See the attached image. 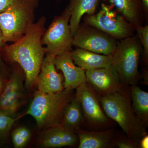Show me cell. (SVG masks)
<instances>
[{
    "instance_id": "cell-14",
    "label": "cell",
    "mask_w": 148,
    "mask_h": 148,
    "mask_svg": "<svg viewBox=\"0 0 148 148\" xmlns=\"http://www.w3.org/2000/svg\"><path fill=\"white\" fill-rule=\"evenodd\" d=\"M39 145L43 148H60L75 146L79 138L75 132L57 126L44 130L38 139Z\"/></svg>"
},
{
    "instance_id": "cell-15",
    "label": "cell",
    "mask_w": 148,
    "mask_h": 148,
    "mask_svg": "<svg viewBox=\"0 0 148 148\" xmlns=\"http://www.w3.org/2000/svg\"><path fill=\"white\" fill-rule=\"evenodd\" d=\"M75 132L78 137V148H111L116 146L117 137L110 130L88 131L80 127Z\"/></svg>"
},
{
    "instance_id": "cell-24",
    "label": "cell",
    "mask_w": 148,
    "mask_h": 148,
    "mask_svg": "<svg viewBox=\"0 0 148 148\" xmlns=\"http://www.w3.org/2000/svg\"><path fill=\"white\" fill-rule=\"evenodd\" d=\"M116 146L119 148H138L139 145L132 143L126 138H117L116 141Z\"/></svg>"
},
{
    "instance_id": "cell-19",
    "label": "cell",
    "mask_w": 148,
    "mask_h": 148,
    "mask_svg": "<svg viewBox=\"0 0 148 148\" xmlns=\"http://www.w3.org/2000/svg\"><path fill=\"white\" fill-rule=\"evenodd\" d=\"M85 119L80 104L75 97L65 107L62 116V126L71 131H75L83 124Z\"/></svg>"
},
{
    "instance_id": "cell-3",
    "label": "cell",
    "mask_w": 148,
    "mask_h": 148,
    "mask_svg": "<svg viewBox=\"0 0 148 148\" xmlns=\"http://www.w3.org/2000/svg\"><path fill=\"white\" fill-rule=\"evenodd\" d=\"M73 92V89L68 88L53 94L37 90L26 114L34 119L39 129L62 126L63 111L75 97Z\"/></svg>"
},
{
    "instance_id": "cell-17",
    "label": "cell",
    "mask_w": 148,
    "mask_h": 148,
    "mask_svg": "<svg viewBox=\"0 0 148 148\" xmlns=\"http://www.w3.org/2000/svg\"><path fill=\"white\" fill-rule=\"evenodd\" d=\"M71 53L74 64L85 71L112 66V55L99 54L78 48L72 51Z\"/></svg>"
},
{
    "instance_id": "cell-27",
    "label": "cell",
    "mask_w": 148,
    "mask_h": 148,
    "mask_svg": "<svg viewBox=\"0 0 148 148\" xmlns=\"http://www.w3.org/2000/svg\"><path fill=\"white\" fill-rule=\"evenodd\" d=\"M4 41L3 37L1 31L0 29V63H2L1 58V51L2 50L3 48L4 47Z\"/></svg>"
},
{
    "instance_id": "cell-16",
    "label": "cell",
    "mask_w": 148,
    "mask_h": 148,
    "mask_svg": "<svg viewBox=\"0 0 148 148\" xmlns=\"http://www.w3.org/2000/svg\"><path fill=\"white\" fill-rule=\"evenodd\" d=\"M108 3L134 27L143 26L146 16L143 0H103Z\"/></svg>"
},
{
    "instance_id": "cell-11",
    "label": "cell",
    "mask_w": 148,
    "mask_h": 148,
    "mask_svg": "<svg viewBox=\"0 0 148 148\" xmlns=\"http://www.w3.org/2000/svg\"><path fill=\"white\" fill-rule=\"evenodd\" d=\"M55 56L46 54L43 60L36 84L38 90L49 94H53L64 89L63 77L56 71L54 64Z\"/></svg>"
},
{
    "instance_id": "cell-12",
    "label": "cell",
    "mask_w": 148,
    "mask_h": 148,
    "mask_svg": "<svg viewBox=\"0 0 148 148\" xmlns=\"http://www.w3.org/2000/svg\"><path fill=\"white\" fill-rule=\"evenodd\" d=\"M23 88L21 71L16 69L0 95V112L9 115H14L21 104Z\"/></svg>"
},
{
    "instance_id": "cell-10",
    "label": "cell",
    "mask_w": 148,
    "mask_h": 148,
    "mask_svg": "<svg viewBox=\"0 0 148 148\" xmlns=\"http://www.w3.org/2000/svg\"><path fill=\"white\" fill-rule=\"evenodd\" d=\"M85 74L86 82L101 96L114 92H130V86L121 82L112 66L85 71Z\"/></svg>"
},
{
    "instance_id": "cell-6",
    "label": "cell",
    "mask_w": 148,
    "mask_h": 148,
    "mask_svg": "<svg viewBox=\"0 0 148 148\" xmlns=\"http://www.w3.org/2000/svg\"><path fill=\"white\" fill-rule=\"evenodd\" d=\"M110 5L103 3L98 13L85 15L84 23L97 28L117 40L134 35L135 27Z\"/></svg>"
},
{
    "instance_id": "cell-4",
    "label": "cell",
    "mask_w": 148,
    "mask_h": 148,
    "mask_svg": "<svg viewBox=\"0 0 148 148\" xmlns=\"http://www.w3.org/2000/svg\"><path fill=\"white\" fill-rule=\"evenodd\" d=\"M142 49L138 36L118 41L112 54V66L125 86L136 85L140 80L138 66Z\"/></svg>"
},
{
    "instance_id": "cell-28",
    "label": "cell",
    "mask_w": 148,
    "mask_h": 148,
    "mask_svg": "<svg viewBox=\"0 0 148 148\" xmlns=\"http://www.w3.org/2000/svg\"><path fill=\"white\" fill-rule=\"evenodd\" d=\"M143 1L144 10L147 16V14L148 15V0H143Z\"/></svg>"
},
{
    "instance_id": "cell-25",
    "label": "cell",
    "mask_w": 148,
    "mask_h": 148,
    "mask_svg": "<svg viewBox=\"0 0 148 148\" xmlns=\"http://www.w3.org/2000/svg\"><path fill=\"white\" fill-rule=\"evenodd\" d=\"M15 0H0V13L6 9Z\"/></svg>"
},
{
    "instance_id": "cell-9",
    "label": "cell",
    "mask_w": 148,
    "mask_h": 148,
    "mask_svg": "<svg viewBox=\"0 0 148 148\" xmlns=\"http://www.w3.org/2000/svg\"><path fill=\"white\" fill-rule=\"evenodd\" d=\"M76 89L75 96L79 102L85 120L93 128H103L109 122L92 86L86 82Z\"/></svg>"
},
{
    "instance_id": "cell-21",
    "label": "cell",
    "mask_w": 148,
    "mask_h": 148,
    "mask_svg": "<svg viewBox=\"0 0 148 148\" xmlns=\"http://www.w3.org/2000/svg\"><path fill=\"white\" fill-rule=\"evenodd\" d=\"M31 131L27 127L22 126L17 127L12 132L11 138L14 147L24 148L31 138Z\"/></svg>"
},
{
    "instance_id": "cell-20",
    "label": "cell",
    "mask_w": 148,
    "mask_h": 148,
    "mask_svg": "<svg viewBox=\"0 0 148 148\" xmlns=\"http://www.w3.org/2000/svg\"><path fill=\"white\" fill-rule=\"evenodd\" d=\"M131 106L135 114L146 127L148 125V93L136 85L130 86Z\"/></svg>"
},
{
    "instance_id": "cell-2",
    "label": "cell",
    "mask_w": 148,
    "mask_h": 148,
    "mask_svg": "<svg viewBox=\"0 0 148 148\" xmlns=\"http://www.w3.org/2000/svg\"><path fill=\"white\" fill-rule=\"evenodd\" d=\"M100 101L106 115L119 125L130 141L139 145L141 139L147 135V127L133 111L130 92L101 96Z\"/></svg>"
},
{
    "instance_id": "cell-29",
    "label": "cell",
    "mask_w": 148,
    "mask_h": 148,
    "mask_svg": "<svg viewBox=\"0 0 148 148\" xmlns=\"http://www.w3.org/2000/svg\"><path fill=\"white\" fill-rule=\"evenodd\" d=\"M2 80L0 76V91H1V89L2 88Z\"/></svg>"
},
{
    "instance_id": "cell-26",
    "label": "cell",
    "mask_w": 148,
    "mask_h": 148,
    "mask_svg": "<svg viewBox=\"0 0 148 148\" xmlns=\"http://www.w3.org/2000/svg\"><path fill=\"white\" fill-rule=\"evenodd\" d=\"M148 136L146 135L143 137L140 140L139 143V148H148Z\"/></svg>"
},
{
    "instance_id": "cell-7",
    "label": "cell",
    "mask_w": 148,
    "mask_h": 148,
    "mask_svg": "<svg viewBox=\"0 0 148 148\" xmlns=\"http://www.w3.org/2000/svg\"><path fill=\"white\" fill-rule=\"evenodd\" d=\"M71 14L67 7L60 16L55 17L43 35L42 42L46 54L56 56L72 51L73 38L69 25Z\"/></svg>"
},
{
    "instance_id": "cell-18",
    "label": "cell",
    "mask_w": 148,
    "mask_h": 148,
    "mask_svg": "<svg viewBox=\"0 0 148 148\" xmlns=\"http://www.w3.org/2000/svg\"><path fill=\"white\" fill-rule=\"evenodd\" d=\"M100 0H70L67 8L71 12L69 25L73 37L80 25L81 20L85 15L95 13Z\"/></svg>"
},
{
    "instance_id": "cell-5",
    "label": "cell",
    "mask_w": 148,
    "mask_h": 148,
    "mask_svg": "<svg viewBox=\"0 0 148 148\" xmlns=\"http://www.w3.org/2000/svg\"><path fill=\"white\" fill-rule=\"evenodd\" d=\"M38 0H15L0 13V29L5 42H15L34 22V11Z\"/></svg>"
},
{
    "instance_id": "cell-23",
    "label": "cell",
    "mask_w": 148,
    "mask_h": 148,
    "mask_svg": "<svg viewBox=\"0 0 148 148\" xmlns=\"http://www.w3.org/2000/svg\"><path fill=\"white\" fill-rule=\"evenodd\" d=\"M135 30L143 48L144 60L147 64L148 60V25L136 26Z\"/></svg>"
},
{
    "instance_id": "cell-13",
    "label": "cell",
    "mask_w": 148,
    "mask_h": 148,
    "mask_svg": "<svg viewBox=\"0 0 148 148\" xmlns=\"http://www.w3.org/2000/svg\"><path fill=\"white\" fill-rule=\"evenodd\" d=\"M71 52H65L56 56L54 64L56 69L60 70L64 74V88L74 89L86 82V79L85 71L75 65Z\"/></svg>"
},
{
    "instance_id": "cell-22",
    "label": "cell",
    "mask_w": 148,
    "mask_h": 148,
    "mask_svg": "<svg viewBox=\"0 0 148 148\" xmlns=\"http://www.w3.org/2000/svg\"><path fill=\"white\" fill-rule=\"evenodd\" d=\"M16 120L13 116L0 112V140L7 137Z\"/></svg>"
},
{
    "instance_id": "cell-1",
    "label": "cell",
    "mask_w": 148,
    "mask_h": 148,
    "mask_svg": "<svg viewBox=\"0 0 148 148\" xmlns=\"http://www.w3.org/2000/svg\"><path fill=\"white\" fill-rule=\"evenodd\" d=\"M46 18L42 16L36 23H32L23 37L12 44L3 48L5 57L10 62L17 63L26 76L25 85L29 90L36 84L45 53L42 38Z\"/></svg>"
},
{
    "instance_id": "cell-8",
    "label": "cell",
    "mask_w": 148,
    "mask_h": 148,
    "mask_svg": "<svg viewBox=\"0 0 148 148\" xmlns=\"http://www.w3.org/2000/svg\"><path fill=\"white\" fill-rule=\"evenodd\" d=\"M118 40L95 27L84 23L79 25L73 38L78 48L106 55H112Z\"/></svg>"
}]
</instances>
